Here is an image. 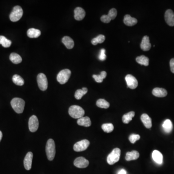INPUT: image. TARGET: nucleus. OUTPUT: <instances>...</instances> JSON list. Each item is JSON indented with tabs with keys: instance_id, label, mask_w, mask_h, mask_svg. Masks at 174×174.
I'll list each match as a JSON object with an SVG mask.
<instances>
[{
	"instance_id": "f257e3e1",
	"label": "nucleus",
	"mask_w": 174,
	"mask_h": 174,
	"mask_svg": "<svg viewBox=\"0 0 174 174\" xmlns=\"http://www.w3.org/2000/svg\"><path fill=\"white\" fill-rule=\"evenodd\" d=\"M25 105V101L20 98H14L11 101V105L12 108L18 114H20L23 112Z\"/></svg>"
},
{
	"instance_id": "f03ea898",
	"label": "nucleus",
	"mask_w": 174,
	"mask_h": 174,
	"mask_svg": "<svg viewBox=\"0 0 174 174\" xmlns=\"http://www.w3.org/2000/svg\"><path fill=\"white\" fill-rule=\"evenodd\" d=\"M47 156L49 161H52L56 154L55 142L52 139H48L46 146Z\"/></svg>"
},
{
	"instance_id": "7ed1b4c3",
	"label": "nucleus",
	"mask_w": 174,
	"mask_h": 174,
	"mask_svg": "<svg viewBox=\"0 0 174 174\" xmlns=\"http://www.w3.org/2000/svg\"><path fill=\"white\" fill-rule=\"evenodd\" d=\"M69 115L74 118H79L83 117L85 114V111L82 107L78 105H74L69 109Z\"/></svg>"
},
{
	"instance_id": "20e7f679",
	"label": "nucleus",
	"mask_w": 174,
	"mask_h": 174,
	"mask_svg": "<svg viewBox=\"0 0 174 174\" xmlns=\"http://www.w3.org/2000/svg\"><path fill=\"white\" fill-rule=\"evenodd\" d=\"M121 152V149L118 148L114 149L107 156V163L110 165H113L117 163L120 159Z\"/></svg>"
},
{
	"instance_id": "39448f33",
	"label": "nucleus",
	"mask_w": 174,
	"mask_h": 174,
	"mask_svg": "<svg viewBox=\"0 0 174 174\" xmlns=\"http://www.w3.org/2000/svg\"><path fill=\"white\" fill-rule=\"evenodd\" d=\"M23 14L22 8L20 6H15L10 13L9 18L12 22H16L22 18Z\"/></svg>"
},
{
	"instance_id": "423d86ee",
	"label": "nucleus",
	"mask_w": 174,
	"mask_h": 174,
	"mask_svg": "<svg viewBox=\"0 0 174 174\" xmlns=\"http://www.w3.org/2000/svg\"><path fill=\"white\" fill-rule=\"evenodd\" d=\"M71 74V72L69 69L61 70L59 73L57 77V80L60 84H65L69 80Z\"/></svg>"
},
{
	"instance_id": "0eeeda50",
	"label": "nucleus",
	"mask_w": 174,
	"mask_h": 174,
	"mask_svg": "<svg viewBox=\"0 0 174 174\" xmlns=\"http://www.w3.org/2000/svg\"><path fill=\"white\" fill-rule=\"evenodd\" d=\"M37 81L39 88L41 91H45L47 90L48 87V81L47 78L44 74L40 73L37 77Z\"/></svg>"
},
{
	"instance_id": "6e6552de",
	"label": "nucleus",
	"mask_w": 174,
	"mask_h": 174,
	"mask_svg": "<svg viewBox=\"0 0 174 174\" xmlns=\"http://www.w3.org/2000/svg\"><path fill=\"white\" fill-rule=\"evenodd\" d=\"M90 145V141L87 139H84L76 143L74 146V149L77 152L85 150Z\"/></svg>"
},
{
	"instance_id": "1a4fd4ad",
	"label": "nucleus",
	"mask_w": 174,
	"mask_h": 174,
	"mask_svg": "<svg viewBox=\"0 0 174 174\" xmlns=\"http://www.w3.org/2000/svg\"><path fill=\"white\" fill-rule=\"evenodd\" d=\"M117 15V11L115 8H112L109 11L108 15H104L101 16V21L104 23H109L111 20L115 19Z\"/></svg>"
},
{
	"instance_id": "9d476101",
	"label": "nucleus",
	"mask_w": 174,
	"mask_h": 174,
	"mask_svg": "<svg viewBox=\"0 0 174 174\" xmlns=\"http://www.w3.org/2000/svg\"><path fill=\"white\" fill-rule=\"evenodd\" d=\"M39 122L35 115L31 116L29 120V128L31 132H35L38 129Z\"/></svg>"
},
{
	"instance_id": "9b49d317",
	"label": "nucleus",
	"mask_w": 174,
	"mask_h": 174,
	"mask_svg": "<svg viewBox=\"0 0 174 174\" xmlns=\"http://www.w3.org/2000/svg\"><path fill=\"white\" fill-rule=\"evenodd\" d=\"M125 80L127 86L131 89H135L138 86V81L136 78L132 74H127L125 77Z\"/></svg>"
},
{
	"instance_id": "f8f14e48",
	"label": "nucleus",
	"mask_w": 174,
	"mask_h": 174,
	"mask_svg": "<svg viewBox=\"0 0 174 174\" xmlns=\"http://www.w3.org/2000/svg\"><path fill=\"white\" fill-rule=\"evenodd\" d=\"M74 166L79 168H84L88 167L89 164L88 160L83 157H79L76 158L74 162Z\"/></svg>"
},
{
	"instance_id": "ddd939ff",
	"label": "nucleus",
	"mask_w": 174,
	"mask_h": 174,
	"mask_svg": "<svg viewBox=\"0 0 174 174\" xmlns=\"http://www.w3.org/2000/svg\"><path fill=\"white\" fill-rule=\"evenodd\" d=\"M165 21L170 26H174V13L171 9H168L164 15Z\"/></svg>"
},
{
	"instance_id": "4468645a",
	"label": "nucleus",
	"mask_w": 174,
	"mask_h": 174,
	"mask_svg": "<svg viewBox=\"0 0 174 174\" xmlns=\"http://www.w3.org/2000/svg\"><path fill=\"white\" fill-rule=\"evenodd\" d=\"M33 158V153L32 152H28L24 159V167L27 170H30L32 168Z\"/></svg>"
},
{
	"instance_id": "2eb2a0df",
	"label": "nucleus",
	"mask_w": 174,
	"mask_h": 174,
	"mask_svg": "<svg viewBox=\"0 0 174 174\" xmlns=\"http://www.w3.org/2000/svg\"><path fill=\"white\" fill-rule=\"evenodd\" d=\"M74 17L78 21H80L85 18L86 13L85 10L82 8L78 7L74 10Z\"/></svg>"
},
{
	"instance_id": "dca6fc26",
	"label": "nucleus",
	"mask_w": 174,
	"mask_h": 174,
	"mask_svg": "<svg viewBox=\"0 0 174 174\" xmlns=\"http://www.w3.org/2000/svg\"><path fill=\"white\" fill-rule=\"evenodd\" d=\"M140 47L145 51H149L151 48V45L149 42V39L148 36H145L143 38L141 43L140 45Z\"/></svg>"
},
{
	"instance_id": "f3484780",
	"label": "nucleus",
	"mask_w": 174,
	"mask_h": 174,
	"mask_svg": "<svg viewBox=\"0 0 174 174\" xmlns=\"http://www.w3.org/2000/svg\"><path fill=\"white\" fill-rule=\"evenodd\" d=\"M152 94L157 97H164L167 95V91L163 88H155L152 91Z\"/></svg>"
},
{
	"instance_id": "a211bd4d",
	"label": "nucleus",
	"mask_w": 174,
	"mask_h": 174,
	"mask_svg": "<svg viewBox=\"0 0 174 174\" xmlns=\"http://www.w3.org/2000/svg\"><path fill=\"white\" fill-rule=\"evenodd\" d=\"M123 22L128 26H132L137 24V20L129 15H126L124 18Z\"/></svg>"
},
{
	"instance_id": "6ab92c4d",
	"label": "nucleus",
	"mask_w": 174,
	"mask_h": 174,
	"mask_svg": "<svg viewBox=\"0 0 174 174\" xmlns=\"http://www.w3.org/2000/svg\"><path fill=\"white\" fill-rule=\"evenodd\" d=\"M152 158L153 160L158 164H162L163 162V156L162 153L158 150H155L152 152Z\"/></svg>"
},
{
	"instance_id": "aec40b11",
	"label": "nucleus",
	"mask_w": 174,
	"mask_h": 174,
	"mask_svg": "<svg viewBox=\"0 0 174 174\" xmlns=\"http://www.w3.org/2000/svg\"><path fill=\"white\" fill-rule=\"evenodd\" d=\"M141 120L146 128L149 129L152 127L151 119L147 114H143L141 116Z\"/></svg>"
},
{
	"instance_id": "412c9836",
	"label": "nucleus",
	"mask_w": 174,
	"mask_h": 174,
	"mask_svg": "<svg viewBox=\"0 0 174 174\" xmlns=\"http://www.w3.org/2000/svg\"><path fill=\"white\" fill-rule=\"evenodd\" d=\"M77 123L80 126L87 127H90L91 124V119L88 117H83L78 119Z\"/></svg>"
},
{
	"instance_id": "4be33fe9",
	"label": "nucleus",
	"mask_w": 174,
	"mask_h": 174,
	"mask_svg": "<svg viewBox=\"0 0 174 174\" xmlns=\"http://www.w3.org/2000/svg\"><path fill=\"white\" fill-rule=\"evenodd\" d=\"M139 152L136 150H133L131 152H128L126 153L125 159L126 161H130L132 160H137L139 157Z\"/></svg>"
},
{
	"instance_id": "5701e85b",
	"label": "nucleus",
	"mask_w": 174,
	"mask_h": 174,
	"mask_svg": "<svg viewBox=\"0 0 174 174\" xmlns=\"http://www.w3.org/2000/svg\"><path fill=\"white\" fill-rule=\"evenodd\" d=\"M62 42L68 49H72L74 47V42L73 40L69 36H66L63 37V38L62 39Z\"/></svg>"
},
{
	"instance_id": "b1692460",
	"label": "nucleus",
	"mask_w": 174,
	"mask_h": 174,
	"mask_svg": "<svg viewBox=\"0 0 174 174\" xmlns=\"http://www.w3.org/2000/svg\"><path fill=\"white\" fill-rule=\"evenodd\" d=\"M27 33L28 36L31 38H37L40 36L41 31L36 29L31 28L28 30Z\"/></svg>"
},
{
	"instance_id": "393cba45",
	"label": "nucleus",
	"mask_w": 174,
	"mask_h": 174,
	"mask_svg": "<svg viewBox=\"0 0 174 174\" xmlns=\"http://www.w3.org/2000/svg\"><path fill=\"white\" fill-rule=\"evenodd\" d=\"M9 58L10 60L14 64H20L21 63L22 60V58L20 56L16 53H12L10 54Z\"/></svg>"
},
{
	"instance_id": "a878e982",
	"label": "nucleus",
	"mask_w": 174,
	"mask_h": 174,
	"mask_svg": "<svg viewBox=\"0 0 174 174\" xmlns=\"http://www.w3.org/2000/svg\"><path fill=\"white\" fill-rule=\"evenodd\" d=\"M163 128L165 132L167 133H170L171 132L173 128V124L171 121L170 119L165 120L163 124Z\"/></svg>"
},
{
	"instance_id": "bb28decb",
	"label": "nucleus",
	"mask_w": 174,
	"mask_h": 174,
	"mask_svg": "<svg viewBox=\"0 0 174 174\" xmlns=\"http://www.w3.org/2000/svg\"><path fill=\"white\" fill-rule=\"evenodd\" d=\"M136 61H137V63L140 65L146 66H147L149 65V59L144 55L137 57L136 58Z\"/></svg>"
},
{
	"instance_id": "cd10ccee",
	"label": "nucleus",
	"mask_w": 174,
	"mask_h": 174,
	"mask_svg": "<svg viewBox=\"0 0 174 174\" xmlns=\"http://www.w3.org/2000/svg\"><path fill=\"white\" fill-rule=\"evenodd\" d=\"M87 92H88L87 88H83L82 89H78L75 92L74 97L77 100H79V99H81L82 97L85 95Z\"/></svg>"
},
{
	"instance_id": "c85d7f7f",
	"label": "nucleus",
	"mask_w": 174,
	"mask_h": 174,
	"mask_svg": "<svg viewBox=\"0 0 174 174\" xmlns=\"http://www.w3.org/2000/svg\"><path fill=\"white\" fill-rule=\"evenodd\" d=\"M135 115V112L131 111L124 115L123 117V122L124 123L128 124L132 120V118Z\"/></svg>"
},
{
	"instance_id": "c756f323",
	"label": "nucleus",
	"mask_w": 174,
	"mask_h": 174,
	"mask_svg": "<svg viewBox=\"0 0 174 174\" xmlns=\"http://www.w3.org/2000/svg\"><path fill=\"white\" fill-rule=\"evenodd\" d=\"M106 76H107V73H106V72L102 71L101 74L99 75L93 74L92 77L95 79L96 82H97V83H102L104 79L106 78Z\"/></svg>"
},
{
	"instance_id": "7c9ffc66",
	"label": "nucleus",
	"mask_w": 174,
	"mask_h": 174,
	"mask_svg": "<svg viewBox=\"0 0 174 174\" xmlns=\"http://www.w3.org/2000/svg\"><path fill=\"white\" fill-rule=\"evenodd\" d=\"M11 41L2 35H0V44L2 45V47H5V48H7V47H10L11 46Z\"/></svg>"
},
{
	"instance_id": "2f4dec72",
	"label": "nucleus",
	"mask_w": 174,
	"mask_h": 174,
	"mask_svg": "<svg viewBox=\"0 0 174 174\" xmlns=\"http://www.w3.org/2000/svg\"><path fill=\"white\" fill-rule=\"evenodd\" d=\"M96 105L98 107L102 109H108L110 106L109 103L103 99H100L97 100Z\"/></svg>"
},
{
	"instance_id": "473e14b6",
	"label": "nucleus",
	"mask_w": 174,
	"mask_h": 174,
	"mask_svg": "<svg viewBox=\"0 0 174 174\" xmlns=\"http://www.w3.org/2000/svg\"><path fill=\"white\" fill-rule=\"evenodd\" d=\"M12 80H13L14 83L16 85L23 86L24 85V79L18 74L14 75L12 78Z\"/></svg>"
},
{
	"instance_id": "72a5a7b5",
	"label": "nucleus",
	"mask_w": 174,
	"mask_h": 174,
	"mask_svg": "<svg viewBox=\"0 0 174 174\" xmlns=\"http://www.w3.org/2000/svg\"><path fill=\"white\" fill-rule=\"evenodd\" d=\"M105 39V35H103V34H100L95 38L92 39V40H91V43H92V45H97L98 44H100V43L101 44V43H103L104 42Z\"/></svg>"
},
{
	"instance_id": "f704fd0d",
	"label": "nucleus",
	"mask_w": 174,
	"mask_h": 174,
	"mask_svg": "<svg viewBox=\"0 0 174 174\" xmlns=\"http://www.w3.org/2000/svg\"><path fill=\"white\" fill-rule=\"evenodd\" d=\"M102 128L105 132L109 133L113 131L114 126L112 123H105L102 125Z\"/></svg>"
},
{
	"instance_id": "c9c22d12",
	"label": "nucleus",
	"mask_w": 174,
	"mask_h": 174,
	"mask_svg": "<svg viewBox=\"0 0 174 174\" xmlns=\"http://www.w3.org/2000/svg\"><path fill=\"white\" fill-rule=\"evenodd\" d=\"M140 138V136L139 135H136V134H132V135H131L129 136L130 141L132 143L134 144L136 142L137 140H139Z\"/></svg>"
},
{
	"instance_id": "e433bc0d",
	"label": "nucleus",
	"mask_w": 174,
	"mask_h": 174,
	"mask_svg": "<svg viewBox=\"0 0 174 174\" xmlns=\"http://www.w3.org/2000/svg\"><path fill=\"white\" fill-rule=\"evenodd\" d=\"M106 55H105V50L104 48L101 49L100 51V55L99 56V59L101 60H105L106 59Z\"/></svg>"
},
{
	"instance_id": "4c0bfd02",
	"label": "nucleus",
	"mask_w": 174,
	"mask_h": 174,
	"mask_svg": "<svg viewBox=\"0 0 174 174\" xmlns=\"http://www.w3.org/2000/svg\"><path fill=\"white\" fill-rule=\"evenodd\" d=\"M170 66L171 72L174 74V58H173L170 61Z\"/></svg>"
},
{
	"instance_id": "58836bf2",
	"label": "nucleus",
	"mask_w": 174,
	"mask_h": 174,
	"mask_svg": "<svg viewBox=\"0 0 174 174\" xmlns=\"http://www.w3.org/2000/svg\"><path fill=\"white\" fill-rule=\"evenodd\" d=\"M118 174H127L126 171L124 169H122L119 171Z\"/></svg>"
},
{
	"instance_id": "ea45409f",
	"label": "nucleus",
	"mask_w": 174,
	"mask_h": 174,
	"mask_svg": "<svg viewBox=\"0 0 174 174\" xmlns=\"http://www.w3.org/2000/svg\"><path fill=\"white\" fill-rule=\"evenodd\" d=\"M2 132L1 131H0V142L1 141L2 139Z\"/></svg>"
}]
</instances>
